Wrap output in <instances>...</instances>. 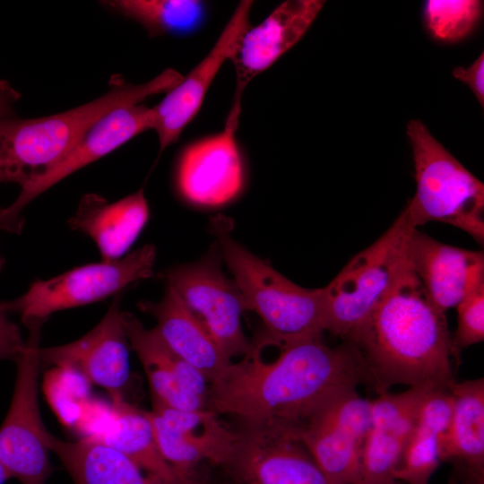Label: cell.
<instances>
[{
  "instance_id": "cell-1",
  "label": "cell",
  "mask_w": 484,
  "mask_h": 484,
  "mask_svg": "<svg viewBox=\"0 0 484 484\" xmlns=\"http://www.w3.org/2000/svg\"><path fill=\"white\" fill-rule=\"evenodd\" d=\"M279 350L268 359L251 346L239 361H232L210 385L208 409L237 418L241 427L299 440L333 397L367 385L360 354L349 341L330 347L323 339L305 340Z\"/></svg>"
},
{
  "instance_id": "cell-2",
  "label": "cell",
  "mask_w": 484,
  "mask_h": 484,
  "mask_svg": "<svg viewBox=\"0 0 484 484\" xmlns=\"http://www.w3.org/2000/svg\"><path fill=\"white\" fill-rule=\"evenodd\" d=\"M345 341L362 359L377 394L395 385L451 387L452 335L445 314L430 300L408 256L393 286Z\"/></svg>"
},
{
  "instance_id": "cell-3",
  "label": "cell",
  "mask_w": 484,
  "mask_h": 484,
  "mask_svg": "<svg viewBox=\"0 0 484 484\" xmlns=\"http://www.w3.org/2000/svg\"><path fill=\"white\" fill-rule=\"evenodd\" d=\"M183 75L167 69L142 84L117 82L103 96L46 117L0 119V183L22 187L56 165L103 116L168 92Z\"/></svg>"
},
{
  "instance_id": "cell-4",
  "label": "cell",
  "mask_w": 484,
  "mask_h": 484,
  "mask_svg": "<svg viewBox=\"0 0 484 484\" xmlns=\"http://www.w3.org/2000/svg\"><path fill=\"white\" fill-rule=\"evenodd\" d=\"M212 227L241 293L245 310L255 312L264 324L262 336L276 346L323 339L322 288L300 287L249 252L230 237L226 218H214Z\"/></svg>"
},
{
  "instance_id": "cell-5",
  "label": "cell",
  "mask_w": 484,
  "mask_h": 484,
  "mask_svg": "<svg viewBox=\"0 0 484 484\" xmlns=\"http://www.w3.org/2000/svg\"><path fill=\"white\" fill-rule=\"evenodd\" d=\"M416 192L405 206L415 229L430 221L456 227L484 243V185L429 133L419 120L407 125Z\"/></svg>"
},
{
  "instance_id": "cell-6",
  "label": "cell",
  "mask_w": 484,
  "mask_h": 484,
  "mask_svg": "<svg viewBox=\"0 0 484 484\" xmlns=\"http://www.w3.org/2000/svg\"><path fill=\"white\" fill-rule=\"evenodd\" d=\"M413 229L403 209L388 229L322 288L324 331L347 341L395 281Z\"/></svg>"
},
{
  "instance_id": "cell-7",
  "label": "cell",
  "mask_w": 484,
  "mask_h": 484,
  "mask_svg": "<svg viewBox=\"0 0 484 484\" xmlns=\"http://www.w3.org/2000/svg\"><path fill=\"white\" fill-rule=\"evenodd\" d=\"M43 323L27 326L26 347L17 359L14 390L0 427V460L8 478L21 484H46L53 472L48 431L39 404L40 332Z\"/></svg>"
},
{
  "instance_id": "cell-8",
  "label": "cell",
  "mask_w": 484,
  "mask_h": 484,
  "mask_svg": "<svg viewBox=\"0 0 484 484\" xmlns=\"http://www.w3.org/2000/svg\"><path fill=\"white\" fill-rule=\"evenodd\" d=\"M156 249L145 245L115 261H101L71 269L33 282L18 298L5 302L25 325L43 323L60 310L85 306L117 296L124 289L153 274Z\"/></svg>"
},
{
  "instance_id": "cell-9",
  "label": "cell",
  "mask_w": 484,
  "mask_h": 484,
  "mask_svg": "<svg viewBox=\"0 0 484 484\" xmlns=\"http://www.w3.org/2000/svg\"><path fill=\"white\" fill-rule=\"evenodd\" d=\"M166 278L168 285L229 359L243 358L250 351L251 342L241 324L242 313L246 311L241 293L235 281L222 272L214 254L194 264L170 270Z\"/></svg>"
},
{
  "instance_id": "cell-10",
  "label": "cell",
  "mask_w": 484,
  "mask_h": 484,
  "mask_svg": "<svg viewBox=\"0 0 484 484\" xmlns=\"http://www.w3.org/2000/svg\"><path fill=\"white\" fill-rule=\"evenodd\" d=\"M371 419V401L357 388L333 397L308 422L299 441L329 484H355Z\"/></svg>"
},
{
  "instance_id": "cell-11",
  "label": "cell",
  "mask_w": 484,
  "mask_h": 484,
  "mask_svg": "<svg viewBox=\"0 0 484 484\" xmlns=\"http://www.w3.org/2000/svg\"><path fill=\"white\" fill-rule=\"evenodd\" d=\"M146 415L161 456L188 481L198 478L195 469L203 461L222 468L237 441V430L208 408L183 411L152 402Z\"/></svg>"
},
{
  "instance_id": "cell-12",
  "label": "cell",
  "mask_w": 484,
  "mask_h": 484,
  "mask_svg": "<svg viewBox=\"0 0 484 484\" xmlns=\"http://www.w3.org/2000/svg\"><path fill=\"white\" fill-rule=\"evenodd\" d=\"M152 123L151 108L140 104L122 106L103 116L56 165L23 186L16 200L0 209V228L18 232L22 228L20 213L30 202L72 173L152 129Z\"/></svg>"
},
{
  "instance_id": "cell-13",
  "label": "cell",
  "mask_w": 484,
  "mask_h": 484,
  "mask_svg": "<svg viewBox=\"0 0 484 484\" xmlns=\"http://www.w3.org/2000/svg\"><path fill=\"white\" fill-rule=\"evenodd\" d=\"M120 298L117 295L99 323L81 338L39 350L41 365L77 370L91 385L104 389L112 402L125 400L131 372Z\"/></svg>"
},
{
  "instance_id": "cell-14",
  "label": "cell",
  "mask_w": 484,
  "mask_h": 484,
  "mask_svg": "<svg viewBox=\"0 0 484 484\" xmlns=\"http://www.w3.org/2000/svg\"><path fill=\"white\" fill-rule=\"evenodd\" d=\"M237 432L222 468L238 484H329L299 440L245 427Z\"/></svg>"
},
{
  "instance_id": "cell-15",
  "label": "cell",
  "mask_w": 484,
  "mask_h": 484,
  "mask_svg": "<svg viewBox=\"0 0 484 484\" xmlns=\"http://www.w3.org/2000/svg\"><path fill=\"white\" fill-rule=\"evenodd\" d=\"M122 323L147 377L152 402L183 411L208 408L210 382L202 372L174 353L155 328H145L133 314L122 311Z\"/></svg>"
},
{
  "instance_id": "cell-16",
  "label": "cell",
  "mask_w": 484,
  "mask_h": 484,
  "mask_svg": "<svg viewBox=\"0 0 484 484\" xmlns=\"http://www.w3.org/2000/svg\"><path fill=\"white\" fill-rule=\"evenodd\" d=\"M252 1H241L206 56L151 108L152 129L156 131L160 152L176 142L198 112L207 90L220 68L237 48L242 35L251 27Z\"/></svg>"
},
{
  "instance_id": "cell-17",
  "label": "cell",
  "mask_w": 484,
  "mask_h": 484,
  "mask_svg": "<svg viewBox=\"0 0 484 484\" xmlns=\"http://www.w3.org/2000/svg\"><path fill=\"white\" fill-rule=\"evenodd\" d=\"M434 386L384 393L371 401V419L361 452L355 484H401L395 471L419 408Z\"/></svg>"
},
{
  "instance_id": "cell-18",
  "label": "cell",
  "mask_w": 484,
  "mask_h": 484,
  "mask_svg": "<svg viewBox=\"0 0 484 484\" xmlns=\"http://www.w3.org/2000/svg\"><path fill=\"white\" fill-rule=\"evenodd\" d=\"M407 256L430 300L445 314L484 284L482 251L446 245L413 228Z\"/></svg>"
},
{
  "instance_id": "cell-19",
  "label": "cell",
  "mask_w": 484,
  "mask_h": 484,
  "mask_svg": "<svg viewBox=\"0 0 484 484\" xmlns=\"http://www.w3.org/2000/svg\"><path fill=\"white\" fill-rule=\"evenodd\" d=\"M324 4L322 0L285 1L242 35L229 58L236 73L231 113L240 114L241 95L246 85L302 38Z\"/></svg>"
},
{
  "instance_id": "cell-20",
  "label": "cell",
  "mask_w": 484,
  "mask_h": 484,
  "mask_svg": "<svg viewBox=\"0 0 484 484\" xmlns=\"http://www.w3.org/2000/svg\"><path fill=\"white\" fill-rule=\"evenodd\" d=\"M238 125L228 118L223 131L193 143L182 154L177 185L187 201L217 206L239 193L243 169L235 139Z\"/></svg>"
},
{
  "instance_id": "cell-21",
  "label": "cell",
  "mask_w": 484,
  "mask_h": 484,
  "mask_svg": "<svg viewBox=\"0 0 484 484\" xmlns=\"http://www.w3.org/2000/svg\"><path fill=\"white\" fill-rule=\"evenodd\" d=\"M453 411L440 445V461L459 481L484 484V379L454 382Z\"/></svg>"
},
{
  "instance_id": "cell-22",
  "label": "cell",
  "mask_w": 484,
  "mask_h": 484,
  "mask_svg": "<svg viewBox=\"0 0 484 484\" xmlns=\"http://www.w3.org/2000/svg\"><path fill=\"white\" fill-rule=\"evenodd\" d=\"M138 307L155 318L154 328L167 346L202 372L210 385L231 364L232 361L169 285L160 301H143Z\"/></svg>"
},
{
  "instance_id": "cell-23",
  "label": "cell",
  "mask_w": 484,
  "mask_h": 484,
  "mask_svg": "<svg viewBox=\"0 0 484 484\" xmlns=\"http://www.w3.org/2000/svg\"><path fill=\"white\" fill-rule=\"evenodd\" d=\"M149 214L143 189L112 203L89 194L82 198L68 224L91 238L102 261H115L124 257L136 240Z\"/></svg>"
},
{
  "instance_id": "cell-24",
  "label": "cell",
  "mask_w": 484,
  "mask_h": 484,
  "mask_svg": "<svg viewBox=\"0 0 484 484\" xmlns=\"http://www.w3.org/2000/svg\"><path fill=\"white\" fill-rule=\"evenodd\" d=\"M48 444L74 484H173L144 471L129 457L94 436L71 442L49 432Z\"/></svg>"
},
{
  "instance_id": "cell-25",
  "label": "cell",
  "mask_w": 484,
  "mask_h": 484,
  "mask_svg": "<svg viewBox=\"0 0 484 484\" xmlns=\"http://www.w3.org/2000/svg\"><path fill=\"white\" fill-rule=\"evenodd\" d=\"M452 411L451 387L434 386L428 391L395 471L398 482L429 484L441 462L440 445L448 428Z\"/></svg>"
},
{
  "instance_id": "cell-26",
  "label": "cell",
  "mask_w": 484,
  "mask_h": 484,
  "mask_svg": "<svg viewBox=\"0 0 484 484\" xmlns=\"http://www.w3.org/2000/svg\"><path fill=\"white\" fill-rule=\"evenodd\" d=\"M118 450L144 471L173 484H198L188 481L163 459L154 438L151 422L143 411L125 400L112 402L111 423L101 436H94Z\"/></svg>"
},
{
  "instance_id": "cell-27",
  "label": "cell",
  "mask_w": 484,
  "mask_h": 484,
  "mask_svg": "<svg viewBox=\"0 0 484 484\" xmlns=\"http://www.w3.org/2000/svg\"><path fill=\"white\" fill-rule=\"evenodd\" d=\"M104 4L140 23L151 36L191 28L202 13L201 3L194 0H115Z\"/></svg>"
},
{
  "instance_id": "cell-28",
  "label": "cell",
  "mask_w": 484,
  "mask_h": 484,
  "mask_svg": "<svg viewBox=\"0 0 484 484\" xmlns=\"http://www.w3.org/2000/svg\"><path fill=\"white\" fill-rule=\"evenodd\" d=\"M91 384L80 372L52 367L45 374L43 392L53 412L67 428L81 424L89 404Z\"/></svg>"
},
{
  "instance_id": "cell-29",
  "label": "cell",
  "mask_w": 484,
  "mask_h": 484,
  "mask_svg": "<svg viewBox=\"0 0 484 484\" xmlns=\"http://www.w3.org/2000/svg\"><path fill=\"white\" fill-rule=\"evenodd\" d=\"M481 13L482 2L479 0H428L424 15L436 39L454 42L473 30Z\"/></svg>"
},
{
  "instance_id": "cell-30",
  "label": "cell",
  "mask_w": 484,
  "mask_h": 484,
  "mask_svg": "<svg viewBox=\"0 0 484 484\" xmlns=\"http://www.w3.org/2000/svg\"><path fill=\"white\" fill-rule=\"evenodd\" d=\"M457 327L452 336L453 357L484 340V284L467 295L455 307Z\"/></svg>"
},
{
  "instance_id": "cell-31",
  "label": "cell",
  "mask_w": 484,
  "mask_h": 484,
  "mask_svg": "<svg viewBox=\"0 0 484 484\" xmlns=\"http://www.w3.org/2000/svg\"><path fill=\"white\" fill-rule=\"evenodd\" d=\"M9 314L5 302L0 301V359L16 362L25 350L26 340Z\"/></svg>"
},
{
  "instance_id": "cell-32",
  "label": "cell",
  "mask_w": 484,
  "mask_h": 484,
  "mask_svg": "<svg viewBox=\"0 0 484 484\" xmlns=\"http://www.w3.org/2000/svg\"><path fill=\"white\" fill-rule=\"evenodd\" d=\"M453 75L459 81L467 84L481 106L484 104V54L468 67H456L453 70Z\"/></svg>"
},
{
  "instance_id": "cell-33",
  "label": "cell",
  "mask_w": 484,
  "mask_h": 484,
  "mask_svg": "<svg viewBox=\"0 0 484 484\" xmlns=\"http://www.w3.org/2000/svg\"><path fill=\"white\" fill-rule=\"evenodd\" d=\"M15 95L10 87L0 82V119L10 117L11 107Z\"/></svg>"
},
{
  "instance_id": "cell-34",
  "label": "cell",
  "mask_w": 484,
  "mask_h": 484,
  "mask_svg": "<svg viewBox=\"0 0 484 484\" xmlns=\"http://www.w3.org/2000/svg\"><path fill=\"white\" fill-rule=\"evenodd\" d=\"M7 473L3 466V463L0 460V484H4V482L8 480Z\"/></svg>"
},
{
  "instance_id": "cell-35",
  "label": "cell",
  "mask_w": 484,
  "mask_h": 484,
  "mask_svg": "<svg viewBox=\"0 0 484 484\" xmlns=\"http://www.w3.org/2000/svg\"><path fill=\"white\" fill-rule=\"evenodd\" d=\"M447 484H465V483H462L459 481L458 480H456L454 477H453L452 479L448 480Z\"/></svg>"
},
{
  "instance_id": "cell-36",
  "label": "cell",
  "mask_w": 484,
  "mask_h": 484,
  "mask_svg": "<svg viewBox=\"0 0 484 484\" xmlns=\"http://www.w3.org/2000/svg\"><path fill=\"white\" fill-rule=\"evenodd\" d=\"M199 484H205V483L201 480V482Z\"/></svg>"
}]
</instances>
